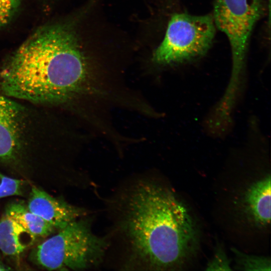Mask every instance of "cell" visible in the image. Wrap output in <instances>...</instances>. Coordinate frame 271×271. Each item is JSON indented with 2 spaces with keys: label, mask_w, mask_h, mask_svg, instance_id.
Wrapping results in <instances>:
<instances>
[{
  "label": "cell",
  "mask_w": 271,
  "mask_h": 271,
  "mask_svg": "<svg viewBox=\"0 0 271 271\" xmlns=\"http://www.w3.org/2000/svg\"><path fill=\"white\" fill-rule=\"evenodd\" d=\"M4 95L34 103L74 104L82 123L96 124L119 101L121 84L97 72L64 24L36 31L0 71Z\"/></svg>",
  "instance_id": "6da1fadb"
},
{
  "label": "cell",
  "mask_w": 271,
  "mask_h": 271,
  "mask_svg": "<svg viewBox=\"0 0 271 271\" xmlns=\"http://www.w3.org/2000/svg\"><path fill=\"white\" fill-rule=\"evenodd\" d=\"M122 224L132 255L150 269L182 267L198 247V228L187 207L156 184L142 182L135 186Z\"/></svg>",
  "instance_id": "7a4b0ae2"
},
{
  "label": "cell",
  "mask_w": 271,
  "mask_h": 271,
  "mask_svg": "<svg viewBox=\"0 0 271 271\" xmlns=\"http://www.w3.org/2000/svg\"><path fill=\"white\" fill-rule=\"evenodd\" d=\"M107 247L106 239L94 234L90 221L82 217L37 245L31 256L48 270L84 269L100 263Z\"/></svg>",
  "instance_id": "3957f363"
},
{
  "label": "cell",
  "mask_w": 271,
  "mask_h": 271,
  "mask_svg": "<svg viewBox=\"0 0 271 271\" xmlns=\"http://www.w3.org/2000/svg\"><path fill=\"white\" fill-rule=\"evenodd\" d=\"M262 0H214L215 27L227 36L231 47L232 69L226 91L233 95L243 93L245 56L248 40L256 23L265 13Z\"/></svg>",
  "instance_id": "277c9868"
},
{
  "label": "cell",
  "mask_w": 271,
  "mask_h": 271,
  "mask_svg": "<svg viewBox=\"0 0 271 271\" xmlns=\"http://www.w3.org/2000/svg\"><path fill=\"white\" fill-rule=\"evenodd\" d=\"M215 34L212 15H173L161 43L153 56L161 65H177L199 58L210 49Z\"/></svg>",
  "instance_id": "5b68a950"
},
{
  "label": "cell",
  "mask_w": 271,
  "mask_h": 271,
  "mask_svg": "<svg viewBox=\"0 0 271 271\" xmlns=\"http://www.w3.org/2000/svg\"><path fill=\"white\" fill-rule=\"evenodd\" d=\"M26 206L30 211L49 223L58 231L86 214L83 208L54 197L36 186L31 188Z\"/></svg>",
  "instance_id": "8992f818"
},
{
  "label": "cell",
  "mask_w": 271,
  "mask_h": 271,
  "mask_svg": "<svg viewBox=\"0 0 271 271\" xmlns=\"http://www.w3.org/2000/svg\"><path fill=\"white\" fill-rule=\"evenodd\" d=\"M23 109L16 102L0 95V162L16 158L21 147Z\"/></svg>",
  "instance_id": "52a82bcc"
},
{
  "label": "cell",
  "mask_w": 271,
  "mask_h": 271,
  "mask_svg": "<svg viewBox=\"0 0 271 271\" xmlns=\"http://www.w3.org/2000/svg\"><path fill=\"white\" fill-rule=\"evenodd\" d=\"M270 175L253 183L245 193V211L257 225L265 226L270 221Z\"/></svg>",
  "instance_id": "ba28073f"
},
{
  "label": "cell",
  "mask_w": 271,
  "mask_h": 271,
  "mask_svg": "<svg viewBox=\"0 0 271 271\" xmlns=\"http://www.w3.org/2000/svg\"><path fill=\"white\" fill-rule=\"evenodd\" d=\"M36 238L5 213L0 219V250L8 256H18L32 246Z\"/></svg>",
  "instance_id": "9c48e42d"
},
{
  "label": "cell",
  "mask_w": 271,
  "mask_h": 271,
  "mask_svg": "<svg viewBox=\"0 0 271 271\" xmlns=\"http://www.w3.org/2000/svg\"><path fill=\"white\" fill-rule=\"evenodd\" d=\"M5 214L14 219L36 238L46 237L57 230L49 223L30 211L27 206L21 202L9 204Z\"/></svg>",
  "instance_id": "30bf717a"
},
{
  "label": "cell",
  "mask_w": 271,
  "mask_h": 271,
  "mask_svg": "<svg viewBox=\"0 0 271 271\" xmlns=\"http://www.w3.org/2000/svg\"><path fill=\"white\" fill-rule=\"evenodd\" d=\"M235 255L237 267L243 270H270L271 264L269 258L249 255L232 248Z\"/></svg>",
  "instance_id": "8fae6325"
},
{
  "label": "cell",
  "mask_w": 271,
  "mask_h": 271,
  "mask_svg": "<svg viewBox=\"0 0 271 271\" xmlns=\"http://www.w3.org/2000/svg\"><path fill=\"white\" fill-rule=\"evenodd\" d=\"M24 182L22 180L9 177L0 172V199L22 195Z\"/></svg>",
  "instance_id": "7c38bea8"
},
{
  "label": "cell",
  "mask_w": 271,
  "mask_h": 271,
  "mask_svg": "<svg viewBox=\"0 0 271 271\" xmlns=\"http://www.w3.org/2000/svg\"><path fill=\"white\" fill-rule=\"evenodd\" d=\"M206 270H231L230 260L224 248L218 245L216 247L213 256L207 264Z\"/></svg>",
  "instance_id": "4fadbf2b"
},
{
  "label": "cell",
  "mask_w": 271,
  "mask_h": 271,
  "mask_svg": "<svg viewBox=\"0 0 271 271\" xmlns=\"http://www.w3.org/2000/svg\"><path fill=\"white\" fill-rule=\"evenodd\" d=\"M10 269H11L10 267L7 266L2 263L0 262V270H8Z\"/></svg>",
  "instance_id": "5bb4252c"
},
{
  "label": "cell",
  "mask_w": 271,
  "mask_h": 271,
  "mask_svg": "<svg viewBox=\"0 0 271 271\" xmlns=\"http://www.w3.org/2000/svg\"><path fill=\"white\" fill-rule=\"evenodd\" d=\"M269 6H270V0H268Z\"/></svg>",
  "instance_id": "9a60e30c"
}]
</instances>
